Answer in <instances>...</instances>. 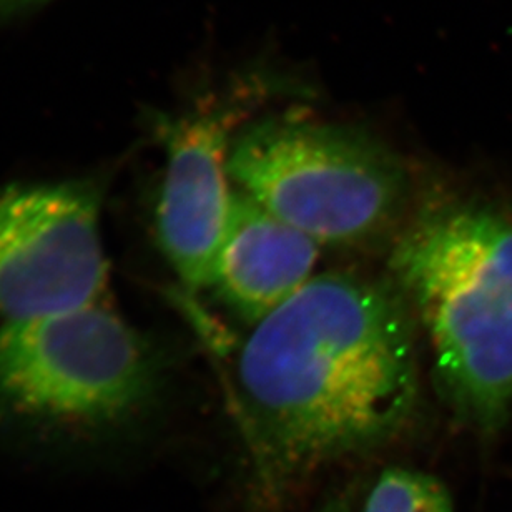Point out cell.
<instances>
[{"mask_svg": "<svg viewBox=\"0 0 512 512\" xmlns=\"http://www.w3.org/2000/svg\"><path fill=\"white\" fill-rule=\"evenodd\" d=\"M268 80H245L207 95L178 117H160L165 152L155 227L163 255L190 291L212 288L215 265L232 210L228 155L247 115L270 95Z\"/></svg>", "mask_w": 512, "mask_h": 512, "instance_id": "8992f818", "label": "cell"}, {"mask_svg": "<svg viewBox=\"0 0 512 512\" xmlns=\"http://www.w3.org/2000/svg\"><path fill=\"white\" fill-rule=\"evenodd\" d=\"M107 280L100 190L92 182L0 192V323L95 305Z\"/></svg>", "mask_w": 512, "mask_h": 512, "instance_id": "5b68a950", "label": "cell"}, {"mask_svg": "<svg viewBox=\"0 0 512 512\" xmlns=\"http://www.w3.org/2000/svg\"><path fill=\"white\" fill-rule=\"evenodd\" d=\"M49 0H0V22L14 15L22 14L25 10L45 4Z\"/></svg>", "mask_w": 512, "mask_h": 512, "instance_id": "9c48e42d", "label": "cell"}, {"mask_svg": "<svg viewBox=\"0 0 512 512\" xmlns=\"http://www.w3.org/2000/svg\"><path fill=\"white\" fill-rule=\"evenodd\" d=\"M418 326L393 283L333 271L252 326L228 401L252 488L283 503L330 466L386 448L419 406Z\"/></svg>", "mask_w": 512, "mask_h": 512, "instance_id": "6da1fadb", "label": "cell"}, {"mask_svg": "<svg viewBox=\"0 0 512 512\" xmlns=\"http://www.w3.org/2000/svg\"><path fill=\"white\" fill-rule=\"evenodd\" d=\"M152 346L97 305L0 326V418L32 426H114L150 403Z\"/></svg>", "mask_w": 512, "mask_h": 512, "instance_id": "277c9868", "label": "cell"}, {"mask_svg": "<svg viewBox=\"0 0 512 512\" xmlns=\"http://www.w3.org/2000/svg\"><path fill=\"white\" fill-rule=\"evenodd\" d=\"M388 266L444 404L464 428L498 433L512 406V205L433 190L391 242Z\"/></svg>", "mask_w": 512, "mask_h": 512, "instance_id": "7a4b0ae2", "label": "cell"}, {"mask_svg": "<svg viewBox=\"0 0 512 512\" xmlns=\"http://www.w3.org/2000/svg\"><path fill=\"white\" fill-rule=\"evenodd\" d=\"M318 512H351L350 506L345 499H333L331 503L326 504L325 508H321Z\"/></svg>", "mask_w": 512, "mask_h": 512, "instance_id": "30bf717a", "label": "cell"}, {"mask_svg": "<svg viewBox=\"0 0 512 512\" xmlns=\"http://www.w3.org/2000/svg\"><path fill=\"white\" fill-rule=\"evenodd\" d=\"M318 247L308 235L233 187L212 290L252 328L310 283Z\"/></svg>", "mask_w": 512, "mask_h": 512, "instance_id": "52a82bcc", "label": "cell"}, {"mask_svg": "<svg viewBox=\"0 0 512 512\" xmlns=\"http://www.w3.org/2000/svg\"><path fill=\"white\" fill-rule=\"evenodd\" d=\"M233 187L318 245L393 242L418 202L403 157L375 133L303 112L243 125L228 155Z\"/></svg>", "mask_w": 512, "mask_h": 512, "instance_id": "3957f363", "label": "cell"}, {"mask_svg": "<svg viewBox=\"0 0 512 512\" xmlns=\"http://www.w3.org/2000/svg\"><path fill=\"white\" fill-rule=\"evenodd\" d=\"M363 512H454L448 489L431 474L408 468L381 473Z\"/></svg>", "mask_w": 512, "mask_h": 512, "instance_id": "ba28073f", "label": "cell"}]
</instances>
